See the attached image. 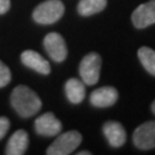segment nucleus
I'll list each match as a JSON object with an SVG mask.
<instances>
[{"instance_id": "19", "label": "nucleus", "mask_w": 155, "mask_h": 155, "mask_svg": "<svg viewBox=\"0 0 155 155\" xmlns=\"http://www.w3.org/2000/svg\"><path fill=\"white\" fill-rule=\"evenodd\" d=\"M78 155H91V152H79Z\"/></svg>"}, {"instance_id": "16", "label": "nucleus", "mask_w": 155, "mask_h": 155, "mask_svg": "<svg viewBox=\"0 0 155 155\" xmlns=\"http://www.w3.org/2000/svg\"><path fill=\"white\" fill-rule=\"evenodd\" d=\"M12 79V72L9 68L0 60V87L8 85Z\"/></svg>"}, {"instance_id": "11", "label": "nucleus", "mask_w": 155, "mask_h": 155, "mask_svg": "<svg viewBox=\"0 0 155 155\" xmlns=\"http://www.w3.org/2000/svg\"><path fill=\"white\" fill-rule=\"evenodd\" d=\"M104 134L113 147H121L127 140V133L122 124L114 121L106 122L102 127Z\"/></svg>"}, {"instance_id": "15", "label": "nucleus", "mask_w": 155, "mask_h": 155, "mask_svg": "<svg viewBox=\"0 0 155 155\" xmlns=\"http://www.w3.org/2000/svg\"><path fill=\"white\" fill-rule=\"evenodd\" d=\"M138 58L145 69L155 76V51L150 47L143 46L138 51Z\"/></svg>"}, {"instance_id": "7", "label": "nucleus", "mask_w": 155, "mask_h": 155, "mask_svg": "<svg viewBox=\"0 0 155 155\" xmlns=\"http://www.w3.org/2000/svg\"><path fill=\"white\" fill-rule=\"evenodd\" d=\"M35 130L40 136L53 137L61 132L62 124L53 113H45L35 121Z\"/></svg>"}, {"instance_id": "14", "label": "nucleus", "mask_w": 155, "mask_h": 155, "mask_svg": "<svg viewBox=\"0 0 155 155\" xmlns=\"http://www.w3.org/2000/svg\"><path fill=\"white\" fill-rule=\"evenodd\" d=\"M107 6V0H81L77 11L83 16H90L104 11Z\"/></svg>"}, {"instance_id": "20", "label": "nucleus", "mask_w": 155, "mask_h": 155, "mask_svg": "<svg viewBox=\"0 0 155 155\" xmlns=\"http://www.w3.org/2000/svg\"><path fill=\"white\" fill-rule=\"evenodd\" d=\"M152 110H153V113L155 114V100L153 101V104H152Z\"/></svg>"}, {"instance_id": "3", "label": "nucleus", "mask_w": 155, "mask_h": 155, "mask_svg": "<svg viewBox=\"0 0 155 155\" xmlns=\"http://www.w3.org/2000/svg\"><path fill=\"white\" fill-rule=\"evenodd\" d=\"M82 143V134L78 131H68L60 134L46 150L47 155H68Z\"/></svg>"}, {"instance_id": "1", "label": "nucleus", "mask_w": 155, "mask_h": 155, "mask_svg": "<svg viewBox=\"0 0 155 155\" xmlns=\"http://www.w3.org/2000/svg\"><path fill=\"white\" fill-rule=\"evenodd\" d=\"M11 104L21 117H31L41 108V100L36 92L25 86L18 85L11 94Z\"/></svg>"}, {"instance_id": "18", "label": "nucleus", "mask_w": 155, "mask_h": 155, "mask_svg": "<svg viewBox=\"0 0 155 155\" xmlns=\"http://www.w3.org/2000/svg\"><path fill=\"white\" fill-rule=\"evenodd\" d=\"M11 8V0H0V15L5 14Z\"/></svg>"}, {"instance_id": "17", "label": "nucleus", "mask_w": 155, "mask_h": 155, "mask_svg": "<svg viewBox=\"0 0 155 155\" xmlns=\"http://www.w3.org/2000/svg\"><path fill=\"white\" fill-rule=\"evenodd\" d=\"M9 127H11L9 120H8L7 117L0 116V140L5 137L6 133L8 132Z\"/></svg>"}, {"instance_id": "10", "label": "nucleus", "mask_w": 155, "mask_h": 155, "mask_svg": "<svg viewBox=\"0 0 155 155\" xmlns=\"http://www.w3.org/2000/svg\"><path fill=\"white\" fill-rule=\"evenodd\" d=\"M21 61L24 66L32 69L41 75H48L51 72L50 62L44 59L39 53L32 50L24 51L21 54Z\"/></svg>"}, {"instance_id": "13", "label": "nucleus", "mask_w": 155, "mask_h": 155, "mask_svg": "<svg viewBox=\"0 0 155 155\" xmlns=\"http://www.w3.org/2000/svg\"><path fill=\"white\" fill-rule=\"evenodd\" d=\"M64 91L68 100L71 104H81L85 98V84L77 78H70L64 85Z\"/></svg>"}, {"instance_id": "2", "label": "nucleus", "mask_w": 155, "mask_h": 155, "mask_svg": "<svg viewBox=\"0 0 155 155\" xmlns=\"http://www.w3.org/2000/svg\"><path fill=\"white\" fill-rule=\"evenodd\" d=\"M64 14V5L60 0H46L39 4L32 13L33 20L39 24L58 22Z\"/></svg>"}, {"instance_id": "8", "label": "nucleus", "mask_w": 155, "mask_h": 155, "mask_svg": "<svg viewBox=\"0 0 155 155\" xmlns=\"http://www.w3.org/2000/svg\"><path fill=\"white\" fill-rule=\"evenodd\" d=\"M133 25L138 29H144L155 23V0L138 6L132 13Z\"/></svg>"}, {"instance_id": "9", "label": "nucleus", "mask_w": 155, "mask_h": 155, "mask_svg": "<svg viewBox=\"0 0 155 155\" xmlns=\"http://www.w3.org/2000/svg\"><path fill=\"white\" fill-rule=\"evenodd\" d=\"M118 99V92L113 86H104L100 89L94 90L90 97V102L94 107H110Z\"/></svg>"}, {"instance_id": "4", "label": "nucleus", "mask_w": 155, "mask_h": 155, "mask_svg": "<svg viewBox=\"0 0 155 155\" xmlns=\"http://www.w3.org/2000/svg\"><path fill=\"white\" fill-rule=\"evenodd\" d=\"M101 68V56L98 53H90L83 58L79 63V75L86 85L98 83Z\"/></svg>"}, {"instance_id": "6", "label": "nucleus", "mask_w": 155, "mask_h": 155, "mask_svg": "<svg viewBox=\"0 0 155 155\" xmlns=\"http://www.w3.org/2000/svg\"><path fill=\"white\" fill-rule=\"evenodd\" d=\"M133 143L140 150L155 147V121H148L139 125L133 132Z\"/></svg>"}, {"instance_id": "12", "label": "nucleus", "mask_w": 155, "mask_h": 155, "mask_svg": "<svg viewBox=\"0 0 155 155\" xmlns=\"http://www.w3.org/2000/svg\"><path fill=\"white\" fill-rule=\"evenodd\" d=\"M29 146V137L27 131L17 130L12 134L7 146H6V154L7 155H22L24 154Z\"/></svg>"}, {"instance_id": "5", "label": "nucleus", "mask_w": 155, "mask_h": 155, "mask_svg": "<svg viewBox=\"0 0 155 155\" xmlns=\"http://www.w3.org/2000/svg\"><path fill=\"white\" fill-rule=\"evenodd\" d=\"M44 47L51 59L55 62L64 61L68 55L66 41L60 33H48L44 38Z\"/></svg>"}]
</instances>
